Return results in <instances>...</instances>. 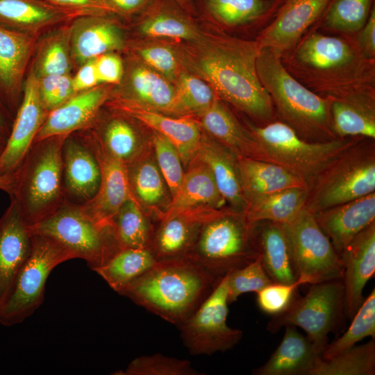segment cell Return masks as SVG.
I'll return each mask as SVG.
<instances>
[{"label": "cell", "mask_w": 375, "mask_h": 375, "mask_svg": "<svg viewBox=\"0 0 375 375\" xmlns=\"http://www.w3.org/2000/svg\"><path fill=\"white\" fill-rule=\"evenodd\" d=\"M189 65L225 101L263 123L274 116L272 100L257 72L258 42L226 35L196 41Z\"/></svg>", "instance_id": "1"}, {"label": "cell", "mask_w": 375, "mask_h": 375, "mask_svg": "<svg viewBox=\"0 0 375 375\" xmlns=\"http://www.w3.org/2000/svg\"><path fill=\"white\" fill-rule=\"evenodd\" d=\"M221 279L183 258L156 262L118 293L179 327Z\"/></svg>", "instance_id": "2"}, {"label": "cell", "mask_w": 375, "mask_h": 375, "mask_svg": "<svg viewBox=\"0 0 375 375\" xmlns=\"http://www.w3.org/2000/svg\"><path fill=\"white\" fill-rule=\"evenodd\" d=\"M256 66L260 81L285 123L301 138L310 142L338 138L331 126V101L294 79L282 65L280 54L260 48Z\"/></svg>", "instance_id": "3"}, {"label": "cell", "mask_w": 375, "mask_h": 375, "mask_svg": "<svg viewBox=\"0 0 375 375\" xmlns=\"http://www.w3.org/2000/svg\"><path fill=\"white\" fill-rule=\"evenodd\" d=\"M66 136L35 140L11 173L8 195L30 226L49 216L65 200L62 148Z\"/></svg>", "instance_id": "4"}, {"label": "cell", "mask_w": 375, "mask_h": 375, "mask_svg": "<svg viewBox=\"0 0 375 375\" xmlns=\"http://www.w3.org/2000/svg\"><path fill=\"white\" fill-rule=\"evenodd\" d=\"M249 128L257 142L258 159L281 165L301 178L308 189L336 158L362 139L310 142L288 124L278 121L262 126L251 124Z\"/></svg>", "instance_id": "5"}, {"label": "cell", "mask_w": 375, "mask_h": 375, "mask_svg": "<svg viewBox=\"0 0 375 375\" xmlns=\"http://www.w3.org/2000/svg\"><path fill=\"white\" fill-rule=\"evenodd\" d=\"M367 138L336 158L308 189L306 207L316 213L375 192V144Z\"/></svg>", "instance_id": "6"}, {"label": "cell", "mask_w": 375, "mask_h": 375, "mask_svg": "<svg viewBox=\"0 0 375 375\" xmlns=\"http://www.w3.org/2000/svg\"><path fill=\"white\" fill-rule=\"evenodd\" d=\"M254 225L244 216L224 212L202 224L186 258L221 279L259 256Z\"/></svg>", "instance_id": "7"}, {"label": "cell", "mask_w": 375, "mask_h": 375, "mask_svg": "<svg viewBox=\"0 0 375 375\" xmlns=\"http://www.w3.org/2000/svg\"><path fill=\"white\" fill-rule=\"evenodd\" d=\"M33 233L49 237L94 269L119 250L110 226L99 222L83 204L65 200L49 216L30 226Z\"/></svg>", "instance_id": "8"}, {"label": "cell", "mask_w": 375, "mask_h": 375, "mask_svg": "<svg viewBox=\"0 0 375 375\" xmlns=\"http://www.w3.org/2000/svg\"><path fill=\"white\" fill-rule=\"evenodd\" d=\"M74 258V255L56 240L33 233L29 255L0 309V324L10 326L31 316L42 303L46 281L51 271Z\"/></svg>", "instance_id": "9"}, {"label": "cell", "mask_w": 375, "mask_h": 375, "mask_svg": "<svg viewBox=\"0 0 375 375\" xmlns=\"http://www.w3.org/2000/svg\"><path fill=\"white\" fill-rule=\"evenodd\" d=\"M344 301V286L339 280L312 284L305 296L298 299L294 296L284 312L273 316L267 328L275 333L283 326H299L322 356Z\"/></svg>", "instance_id": "10"}, {"label": "cell", "mask_w": 375, "mask_h": 375, "mask_svg": "<svg viewBox=\"0 0 375 375\" xmlns=\"http://www.w3.org/2000/svg\"><path fill=\"white\" fill-rule=\"evenodd\" d=\"M297 277L301 285L343 277L344 265L329 238L306 206L290 223L284 224Z\"/></svg>", "instance_id": "11"}, {"label": "cell", "mask_w": 375, "mask_h": 375, "mask_svg": "<svg viewBox=\"0 0 375 375\" xmlns=\"http://www.w3.org/2000/svg\"><path fill=\"white\" fill-rule=\"evenodd\" d=\"M227 274L217 283L197 310L178 328L184 345L194 356H210L233 349L242 332L227 324Z\"/></svg>", "instance_id": "12"}, {"label": "cell", "mask_w": 375, "mask_h": 375, "mask_svg": "<svg viewBox=\"0 0 375 375\" xmlns=\"http://www.w3.org/2000/svg\"><path fill=\"white\" fill-rule=\"evenodd\" d=\"M77 133L94 153L101 171V182L97 194L83 205L99 222L110 226L112 217L122 204L128 199L134 198L127 165L111 156L89 128Z\"/></svg>", "instance_id": "13"}, {"label": "cell", "mask_w": 375, "mask_h": 375, "mask_svg": "<svg viewBox=\"0 0 375 375\" xmlns=\"http://www.w3.org/2000/svg\"><path fill=\"white\" fill-rule=\"evenodd\" d=\"M40 35L0 26V102L13 118L22 100L24 83Z\"/></svg>", "instance_id": "14"}, {"label": "cell", "mask_w": 375, "mask_h": 375, "mask_svg": "<svg viewBox=\"0 0 375 375\" xmlns=\"http://www.w3.org/2000/svg\"><path fill=\"white\" fill-rule=\"evenodd\" d=\"M48 114L40 99L38 78L28 70L24 83L22 100L0 156V176L11 174L18 167Z\"/></svg>", "instance_id": "15"}, {"label": "cell", "mask_w": 375, "mask_h": 375, "mask_svg": "<svg viewBox=\"0 0 375 375\" xmlns=\"http://www.w3.org/2000/svg\"><path fill=\"white\" fill-rule=\"evenodd\" d=\"M112 15L78 16L70 22V48L74 69L126 47L122 28Z\"/></svg>", "instance_id": "16"}, {"label": "cell", "mask_w": 375, "mask_h": 375, "mask_svg": "<svg viewBox=\"0 0 375 375\" xmlns=\"http://www.w3.org/2000/svg\"><path fill=\"white\" fill-rule=\"evenodd\" d=\"M332 0H282L274 20L258 42L260 48L281 54L292 47L305 31L324 16Z\"/></svg>", "instance_id": "17"}, {"label": "cell", "mask_w": 375, "mask_h": 375, "mask_svg": "<svg viewBox=\"0 0 375 375\" xmlns=\"http://www.w3.org/2000/svg\"><path fill=\"white\" fill-rule=\"evenodd\" d=\"M62 161L65 199L78 204L91 201L99 188L100 167L94 153L77 132L66 136Z\"/></svg>", "instance_id": "18"}, {"label": "cell", "mask_w": 375, "mask_h": 375, "mask_svg": "<svg viewBox=\"0 0 375 375\" xmlns=\"http://www.w3.org/2000/svg\"><path fill=\"white\" fill-rule=\"evenodd\" d=\"M105 105L139 121L166 138L176 147L184 164L196 158L202 135L194 122L164 115L118 97H111Z\"/></svg>", "instance_id": "19"}, {"label": "cell", "mask_w": 375, "mask_h": 375, "mask_svg": "<svg viewBox=\"0 0 375 375\" xmlns=\"http://www.w3.org/2000/svg\"><path fill=\"white\" fill-rule=\"evenodd\" d=\"M112 92L110 85L76 93L62 105L49 112L35 140L69 134L89 128Z\"/></svg>", "instance_id": "20"}, {"label": "cell", "mask_w": 375, "mask_h": 375, "mask_svg": "<svg viewBox=\"0 0 375 375\" xmlns=\"http://www.w3.org/2000/svg\"><path fill=\"white\" fill-rule=\"evenodd\" d=\"M33 233L15 203L0 217V309L7 300L16 276L27 259Z\"/></svg>", "instance_id": "21"}, {"label": "cell", "mask_w": 375, "mask_h": 375, "mask_svg": "<svg viewBox=\"0 0 375 375\" xmlns=\"http://www.w3.org/2000/svg\"><path fill=\"white\" fill-rule=\"evenodd\" d=\"M314 214L341 258L351 240L375 222V192Z\"/></svg>", "instance_id": "22"}, {"label": "cell", "mask_w": 375, "mask_h": 375, "mask_svg": "<svg viewBox=\"0 0 375 375\" xmlns=\"http://www.w3.org/2000/svg\"><path fill=\"white\" fill-rule=\"evenodd\" d=\"M341 258L344 265V305L351 319L364 301L365 285L375 272V222L351 240Z\"/></svg>", "instance_id": "23"}, {"label": "cell", "mask_w": 375, "mask_h": 375, "mask_svg": "<svg viewBox=\"0 0 375 375\" xmlns=\"http://www.w3.org/2000/svg\"><path fill=\"white\" fill-rule=\"evenodd\" d=\"M86 15L44 0H0V26L18 33L40 35Z\"/></svg>", "instance_id": "24"}, {"label": "cell", "mask_w": 375, "mask_h": 375, "mask_svg": "<svg viewBox=\"0 0 375 375\" xmlns=\"http://www.w3.org/2000/svg\"><path fill=\"white\" fill-rule=\"evenodd\" d=\"M203 208H197L160 222L149 247L157 262L186 258L202 224L215 217L214 210Z\"/></svg>", "instance_id": "25"}, {"label": "cell", "mask_w": 375, "mask_h": 375, "mask_svg": "<svg viewBox=\"0 0 375 375\" xmlns=\"http://www.w3.org/2000/svg\"><path fill=\"white\" fill-rule=\"evenodd\" d=\"M121 83V87L112 91L111 97L157 112H167L173 103L175 88L165 77L147 65H132Z\"/></svg>", "instance_id": "26"}, {"label": "cell", "mask_w": 375, "mask_h": 375, "mask_svg": "<svg viewBox=\"0 0 375 375\" xmlns=\"http://www.w3.org/2000/svg\"><path fill=\"white\" fill-rule=\"evenodd\" d=\"M258 254L265 272L275 283L292 284L298 277L284 224L255 223Z\"/></svg>", "instance_id": "27"}, {"label": "cell", "mask_w": 375, "mask_h": 375, "mask_svg": "<svg viewBox=\"0 0 375 375\" xmlns=\"http://www.w3.org/2000/svg\"><path fill=\"white\" fill-rule=\"evenodd\" d=\"M225 201L210 170L199 160V164L184 174L181 185L172 197L167 210L160 217V222L200 207L217 209Z\"/></svg>", "instance_id": "28"}, {"label": "cell", "mask_w": 375, "mask_h": 375, "mask_svg": "<svg viewBox=\"0 0 375 375\" xmlns=\"http://www.w3.org/2000/svg\"><path fill=\"white\" fill-rule=\"evenodd\" d=\"M283 338L268 360L253 371L255 375H308L321 354L294 326H285Z\"/></svg>", "instance_id": "29"}, {"label": "cell", "mask_w": 375, "mask_h": 375, "mask_svg": "<svg viewBox=\"0 0 375 375\" xmlns=\"http://www.w3.org/2000/svg\"><path fill=\"white\" fill-rule=\"evenodd\" d=\"M237 165L247 203L288 188H308L301 178L276 163L249 157H237Z\"/></svg>", "instance_id": "30"}, {"label": "cell", "mask_w": 375, "mask_h": 375, "mask_svg": "<svg viewBox=\"0 0 375 375\" xmlns=\"http://www.w3.org/2000/svg\"><path fill=\"white\" fill-rule=\"evenodd\" d=\"M199 115L203 127L236 158H258V145L252 133L219 99L215 98Z\"/></svg>", "instance_id": "31"}, {"label": "cell", "mask_w": 375, "mask_h": 375, "mask_svg": "<svg viewBox=\"0 0 375 375\" xmlns=\"http://www.w3.org/2000/svg\"><path fill=\"white\" fill-rule=\"evenodd\" d=\"M331 126L338 138L375 139V108L372 98L352 94L331 101Z\"/></svg>", "instance_id": "32"}, {"label": "cell", "mask_w": 375, "mask_h": 375, "mask_svg": "<svg viewBox=\"0 0 375 375\" xmlns=\"http://www.w3.org/2000/svg\"><path fill=\"white\" fill-rule=\"evenodd\" d=\"M70 22L42 33L36 42L29 70L36 78L72 74Z\"/></svg>", "instance_id": "33"}, {"label": "cell", "mask_w": 375, "mask_h": 375, "mask_svg": "<svg viewBox=\"0 0 375 375\" xmlns=\"http://www.w3.org/2000/svg\"><path fill=\"white\" fill-rule=\"evenodd\" d=\"M196 158L209 168L225 201L244 211L247 201L241 186L237 158L219 143L203 138Z\"/></svg>", "instance_id": "34"}, {"label": "cell", "mask_w": 375, "mask_h": 375, "mask_svg": "<svg viewBox=\"0 0 375 375\" xmlns=\"http://www.w3.org/2000/svg\"><path fill=\"white\" fill-rule=\"evenodd\" d=\"M308 196L306 187L292 188L264 195L249 201L243 216L251 224L262 221L289 224L305 207Z\"/></svg>", "instance_id": "35"}, {"label": "cell", "mask_w": 375, "mask_h": 375, "mask_svg": "<svg viewBox=\"0 0 375 375\" xmlns=\"http://www.w3.org/2000/svg\"><path fill=\"white\" fill-rule=\"evenodd\" d=\"M116 111L118 115L107 118L105 122L97 116L89 129L111 156L128 165L138 156L140 140L128 116Z\"/></svg>", "instance_id": "36"}, {"label": "cell", "mask_w": 375, "mask_h": 375, "mask_svg": "<svg viewBox=\"0 0 375 375\" xmlns=\"http://www.w3.org/2000/svg\"><path fill=\"white\" fill-rule=\"evenodd\" d=\"M156 262L149 249H122L93 270L113 290L119 292Z\"/></svg>", "instance_id": "37"}, {"label": "cell", "mask_w": 375, "mask_h": 375, "mask_svg": "<svg viewBox=\"0 0 375 375\" xmlns=\"http://www.w3.org/2000/svg\"><path fill=\"white\" fill-rule=\"evenodd\" d=\"M110 228L119 249H149L151 228L139 203L126 200L112 217Z\"/></svg>", "instance_id": "38"}, {"label": "cell", "mask_w": 375, "mask_h": 375, "mask_svg": "<svg viewBox=\"0 0 375 375\" xmlns=\"http://www.w3.org/2000/svg\"><path fill=\"white\" fill-rule=\"evenodd\" d=\"M138 30L144 36L198 41L202 36L196 27L176 7L154 3L141 21Z\"/></svg>", "instance_id": "39"}, {"label": "cell", "mask_w": 375, "mask_h": 375, "mask_svg": "<svg viewBox=\"0 0 375 375\" xmlns=\"http://www.w3.org/2000/svg\"><path fill=\"white\" fill-rule=\"evenodd\" d=\"M297 56L307 66L328 70L349 64L353 58V53L342 40L316 33L303 42Z\"/></svg>", "instance_id": "40"}, {"label": "cell", "mask_w": 375, "mask_h": 375, "mask_svg": "<svg viewBox=\"0 0 375 375\" xmlns=\"http://www.w3.org/2000/svg\"><path fill=\"white\" fill-rule=\"evenodd\" d=\"M281 0H201L208 16L227 26H239L267 16Z\"/></svg>", "instance_id": "41"}, {"label": "cell", "mask_w": 375, "mask_h": 375, "mask_svg": "<svg viewBox=\"0 0 375 375\" xmlns=\"http://www.w3.org/2000/svg\"><path fill=\"white\" fill-rule=\"evenodd\" d=\"M374 339L353 346L327 360L319 357L308 375H374Z\"/></svg>", "instance_id": "42"}, {"label": "cell", "mask_w": 375, "mask_h": 375, "mask_svg": "<svg viewBox=\"0 0 375 375\" xmlns=\"http://www.w3.org/2000/svg\"><path fill=\"white\" fill-rule=\"evenodd\" d=\"M347 331L330 344H327L322 353L323 359H329L355 346L366 337L375 339V290L364 299Z\"/></svg>", "instance_id": "43"}, {"label": "cell", "mask_w": 375, "mask_h": 375, "mask_svg": "<svg viewBox=\"0 0 375 375\" xmlns=\"http://www.w3.org/2000/svg\"><path fill=\"white\" fill-rule=\"evenodd\" d=\"M174 101L167 112L201 114L215 99L212 88L202 79L186 73L177 78Z\"/></svg>", "instance_id": "44"}, {"label": "cell", "mask_w": 375, "mask_h": 375, "mask_svg": "<svg viewBox=\"0 0 375 375\" xmlns=\"http://www.w3.org/2000/svg\"><path fill=\"white\" fill-rule=\"evenodd\" d=\"M131 193L139 203L156 205L164 195V179L156 166L151 161H134L127 165Z\"/></svg>", "instance_id": "45"}, {"label": "cell", "mask_w": 375, "mask_h": 375, "mask_svg": "<svg viewBox=\"0 0 375 375\" xmlns=\"http://www.w3.org/2000/svg\"><path fill=\"white\" fill-rule=\"evenodd\" d=\"M373 0H332L324 15L325 25L334 30L353 32L365 25Z\"/></svg>", "instance_id": "46"}, {"label": "cell", "mask_w": 375, "mask_h": 375, "mask_svg": "<svg viewBox=\"0 0 375 375\" xmlns=\"http://www.w3.org/2000/svg\"><path fill=\"white\" fill-rule=\"evenodd\" d=\"M119 374L125 375H199L188 360L161 353L137 357Z\"/></svg>", "instance_id": "47"}, {"label": "cell", "mask_w": 375, "mask_h": 375, "mask_svg": "<svg viewBox=\"0 0 375 375\" xmlns=\"http://www.w3.org/2000/svg\"><path fill=\"white\" fill-rule=\"evenodd\" d=\"M274 282L267 275L258 256L244 267L227 274L228 301H235L242 294L258 292Z\"/></svg>", "instance_id": "48"}, {"label": "cell", "mask_w": 375, "mask_h": 375, "mask_svg": "<svg viewBox=\"0 0 375 375\" xmlns=\"http://www.w3.org/2000/svg\"><path fill=\"white\" fill-rule=\"evenodd\" d=\"M153 145L158 169L172 197L180 186L185 174L181 158L176 147L156 132L153 135Z\"/></svg>", "instance_id": "49"}, {"label": "cell", "mask_w": 375, "mask_h": 375, "mask_svg": "<svg viewBox=\"0 0 375 375\" xmlns=\"http://www.w3.org/2000/svg\"><path fill=\"white\" fill-rule=\"evenodd\" d=\"M37 78L40 101L49 112L62 105L76 94L72 74L49 75Z\"/></svg>", "instance_id": "50"}, {"label": "cell", "mask_w": 375, "mask_h": 375, "mask_svg": "<svg viewBox=\"0 0 375 375\" xmlns=\"http://www.w3.org/2000/svg\"><path fill=\"white\" fill-rule=\"evenodd\" d=\"M297 281L292 284L273 283L257 292L260 309L272 316L284 312L292 301L297 289L301 285Z\"/></svg>", "instance_id": "51"}, {"label": "cell", "mask_w": 375, "mask_h": 375, "mask_svg": "<svg viewBox=\"0 0 375 375\" xmlns=\"http://www.w3.org/2000/svg\"><path fill=\"white\" fill-rule=\"evenodd\" d=\"M136 52L146 65L167 79L176 78L178 62L170 48L161 45L146 46L138 48Z\"/></svg>", "instance_id": "52"}, {"label": "cell", "mask_w": 375, "mask_h": 375, "mask_svg": "<svg viewBox=\"0 0 375 375\" xmlns=\"http://www.w3.org/2000/svg\"><path fill=\"white\" fill-rule=\"evenodd\" d=\"M101 84L119 85L124 76V67L121 57L115 53L103 54L94 59Z\"/></svg>", "instance_id": "53"}, {"label": "cell", "mask_w": 375, "mask_h": 375, "mask_svg": "<svg viewBox=\"0 0 375 375\" xmlns=\"http://www.w3.org/2000/svg\"><path fill=\"white\" fill-rule=\"evenodd\" d=\"M47 1L62 8L80 11L87 15H111L102 0H47Z\"/></svg>", "instance_id": "54"}, {"label": "cell", "mask_w": 375, "mask_h": 375, "mask_svg": "<svg viewBox=\"0 0 375 375\" xmlns=\"http://www.w3.org/2000/svg\"><path fill=\"white\" fill-rule=\"evenodd\" d=\"M72 76L76 93L92 89L101 84L97 76L94 60H90L76 69Z\"/></svg>", "instance_id": "55"}, {"label": "cell", "mask_w": 375, "mask_h": 375, "mask_svg": "<svg viewBox=\"0 0 375 375\" xmlns=\"http://www.w3.org/2000/svg\"><path fill=\"white\" fill-rule=\"evenodd\" d=\"M152 0H102L112 15L131 17L144 11Z\"/></svg>", "instance_id": "56"}, {"label": "cell", "mask_w": 375, "mask_h": 375, "mask_svg": "<svg viewBox=\"0 0 375 375\" xmlns=\"http://www.w3.org/2000/svg\"><path fill=\"white\" fill-rule=\"evenodd\" d=\"M362 30L358 44L363 54L369 58L375 56V7L374 5L370 11L369 15Z\"/></svg>", "instance_id": "57"}, {"label": "cell", "mask_w": 375, "mask_h": 375, "mask_svg": "<svg viewBox=\"0 0 375 375\" xmlns=\"http://www.w3.org/2000/svg\"><path fill=\"white\" fill-rule=\"evenodd\" d=\"M14 118L0 102V140L6 143L10 135Z\"/></svg>", "instance_id": "58"}, {"label": "cell", "mask_w": 375, "mask_h": 375, "mask_svg": "<svg viewBox=\"0 0 375 375\" xmlns=\"http://www.w3.org/2000/svg\"><path fill=\"white\" fill-rule=\"evenodd\" d=\"M12 188L11 174L0 176V190L10 194Z\"/></svg>", "instance_id": "59"}, {"label": "cell", "mask_w": 375, "mask_h": 375, "mask_svg": "<svg viewBox=\"0 0 375 375\" xmlns=\"http://www.w3.org/2000/svg\"><path fill=\"white\" fill-rule=\"evenodd\" d=\"M178 4L183 6H188L191 3V0H174Z\"/></svg>", "instance_id": "60"}, {"label": "cell", "mask_w": 375, "mask_h": 375, "mask_svg": "<svg viewBox=\"0 0 375 375\" xmlns=\"http://www.w3.org/2000/svg\"><path fill=\"white\" fill-rule=\"evenodd\" d=\"M5 146V143H3L2 141L0 140V156Z\"/></svg>", "instance_id": "61"}, {"label": "cell", "mask_w": 375, "mask_h": 375, "mask_svg": "<svg viewBox=\"0 0 375 375\" xmlns=\"http://www.w3.org/2000/svg\"><path fill=\"white\" fill-rule=\"evenodd\" d=\"M44 1H47V0H44Z\"/></svg>", "instance_id": "62"}]
</instances>
